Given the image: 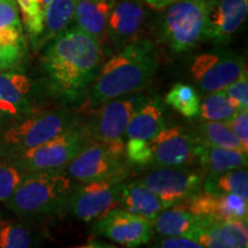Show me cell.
<instances>
[{
	"label": "cell",
	"instance_id": "1",
	"mask_svg": "<svg viewBox=\"0 0 248 248\" xmlns=\"http://www.w3.org/2000/svg\"><path fill=\"white\" fill-rule=\"evenodd\" d=\"M45 45L40 63L48 92L63 105L82 101L100 69V40L74 26Z\"/></svg>",
	"mask_w": 248,
	"mask_h": 248
},
{
	"label": "cell",
	"instance_id": "2",
	"mask_svg": "<svg viewBox=\"0 0 248 248\" xmlns=\"http://www.w3.org/2000/svg\"><path fill=\"white\" fill-rule=\"evenodd\" d=\"M159 60L155 46L147 39H136L121 48L99 69L86 92L89 108L145 89L156 73Z\"/></svg>",
	"mask_w": 248,
	"mask_h": 248
},
{
	"label": "cell",
	"instance_id": "3",
	"mask_svg": "<svg viewBox=\"0 0 248 248\" xmlns=\"http://www.w3.org/2000/svg\"><path fill=\"white\" fill-rule=\"evenodd\" d=\"M82 123V116L67 107L37 109L0 122V160L23 153Z\"/></svg>",
	"mask_w": 248,
	"mask_h": 248
},
{
	"label": "cell",
	"instance_id": "4",
	"mask_svg": "<svg viewBox=\"0 0 248 248\" xmlns=\"http://www.w3.org/2000/svg\"><path fill=\"white\" fill-rule=\"evenodd\" d=\"M73 181L66 169L27 173L5 203L24 221H38L57 215L67 207L75 186Z\"/></svg>",
	"mask_w": 248,
	"mask_h": 248
},
{
	"label": "cell",
	"instance_id": "5",
	"mask_svg": "<svg viewBox=\"0 0 248 248\" xmlns=\"http://www.w3.org/2000/svg\"><path fill=\"white\" fill-rule=\"evenodd\" d=\"M215 0H183L168 6L160 20L161 40L175 53H186L204 39Z\"/></svg>",
	"mask_w": 248,
	"mask_h": 248
},
{
	"label": "cell",
	"instance_id": "6",
	"mask_svg": "<svg viewBox=\"0 0 248 248\" xmlns=\"http://www.w3.org/2000/svg\"><path fill=\"white\" fill-rule=\"evenodd\" d=\"M90 141L85 123H79L59 133L38 146L5 159L26 173L66 169L67 164Z\"/></svg>",
	"mask_w": 248,
	"mask_h": 248
},
{
	"label": "cell",
	"instance_id": "7",
	"mask_svg": "<svg viewBox=\"0 0 248 248\" xmlns=\"http://www.w3.org/2000/svg\"><path fill=\"white\" fill-rule=\"evenodd\" d=\"M130 169L124 141H89L66 167L71 178L79 183L99 179L125 181Z\"/></svg>",
	"mask_w": 248,
	"mask_h": 248
},
{
	"label": "cell",
	"instance_id": "8",
	"mask_svg": "<svg viewBox=\"0 0 248 248\" xmlns=\"http://www.w3.org/2000/svg\"><path fill=\"white\" fill-rule=\"evenodd\" d=\"M146 95L135 92L105 102L85 123L90 141L122 142L131 116Z\"/></svg>",
	"mask_w": 248,
	"mask_h": 248
},
{
	"label": "cell",
	"instance_id": "9",
	"mask_svg": "<svg viewBox=\"0 0 248 248\" xmlns=\"http://www.w3.org/2000/svg\"><path fill=\"white\" fill-rule=\"evenodd\" d=\"M125 181L99 179L74 186L67 207L76 218L91 222L119 206Z\"/></svg>",
	"mask_w": 248,
	"mask_h": 248
},
{
	"label": "cell",
	"instance_id": "10",
	"mask_svg": "<svg viewBox=\"0 0 248 248\" xmlns=\"http://www.w3.org/2000/svg\"><path fill=\"white\" fill-rule=\"evenodd\" d=\"M203 178V171L190 169L188 166L155 167L140 182L154 192L168 208L184 202L198 193Z\"/></svg>",
	"mask_w": 248,
	"mask_h": 248
},
{
	"label": "cell",
	"instance_id": "11",
	"mask_svg": "<svg viewBox=\"0 0 248 248\" xmlns=\"http://www.w3.org/2000/svg\"><path fill=\"white\" fill-rule=\"evenodd\" d=\"M91 230L93 234L129 248L147 244L154 234L153 222L116 207L95 219Z\"/></svg>",
	"mask_w": 248,
	"mask_h": 248
},
{
	"label": "cell",
	"instance_id": "12",
	"mask_svg": "<svg viewBox=\"0 0 248 248\" xmlns=\"http://www.w3.org/2000/svg\"><path fill=\"white\" fill-rule=\"evenodd\" d=\"M246 69L240 55L231 52L200 54L191 63V75L203 92L225 90Z\"/></svg>",
	"mask_w": 248,
	"mask_h": 248
},
{
	"label": "cell",
	"instance_id": "13",
	"mask_svg": "<svg viewBox=\"0 0 248 248\" xmlns=\"http://www.w3.org/2000/svg\"><path fill=\"white\" fill-rule=\"evenodd\" d=\"M28 57L23 24L15 0H0V70L22 71Z\"/></svg>",
	"mask_w": 248,
	"mask_h": 248
},
{
	"label": "cell",
	"instance_id": "14",
	"mask_svg": "<svg viewBox=\"0 0 248 248\" xmlns=\"http://www.w3.org/2000/svg\"><path fill=\"white\" fill-rule=\"evenodd\" d=\"M37 88L22 71L0 70V119H12L40 108Z\"/></svg>",
	"mask_w": 248,
	"mask_h": 248
},
{
	"label": "cell",
	"instance_id": "15",
	"mask_svg": "<svg viewBox=\"0 0 248 248\" xmlns=\"http://www.w3.org/2000/svg\"><path fill=\"white\" fill-rule=\"evenodd\" d=\"M197 141L191 132L182 126H171L161 131L151 140L153 167L188 166L193 160V150Z\"/></svg>",
	"mask_w": 248,
	"mask_h": 248
},
{
	"label": "cell",
	"instance_id": "16",
	"mask_svg": "<svg viewBox=\"0 0 248 248\" xmlns=\"http://www.w3.org/2000/svg\"><path fill=\"white\" fill-rule=\"evenodd\" d=\"M145 17L146 12L141 0H116L105 30V35L114 48L120 51L137 39Z\"/></svg>",
	"mask_w": 248,
	"mask_h": 248
},
{
	"label": "cell",
	"instance_id": "17",
	"mask_svg": "<svg viewBox=\"0 0 248 248\" xmlns=\"http://www.w3.org/2000/svg\"><path fill=\"white\" fill-rule=\"evenodd\" d=\"M179 204L188 212L212 221L247 219L248 215V201L233 193L215 194L200 190Z\"/></svg>",
	"mask_w": 248,
	"mask_h": 248
},
{
	"label": "cell",
	"instance_id": "18",
	"mask_svg": "<svg viewBox=\"0 0 248 248\" xmlns=\"http://www.w3.org/2000/svg\"><path fill=\"white\" fill-rule=\"evenodd\" d=\"M248 13V0H215L207 17L204 39L224 43L241 27Z\"/></svg>",
	"mask_w": 248,
	"mask_h": 248
},
{
	"label": "cell",
	"instance_id": "19",
	"mask_svg": "<svg viewBox=\"0 0 248 248\" xmlns=\"http://www.w3.org/2000/svg\"><path fill=\"white\" fill-rule=\"evenodd\" d=\"M166 128L162 100L159 97H146L130 119L125 136L128 139L151 141Z\"/></svg>",
	"mask_w": 248,
	"mask_h": 248
},
{
	"label": "cell",
	"instance_id": "20",
	"mask_svg": "<svg viewBox=\"0 0 248 248\" xmlns=\"http://www.w3.org/2000/svg\"><path fill=\"white\" fill-rule=\"evenodd\" d=\"M202 248H246L248 246L247 219L212 221L195 237Z\"/></svg>",
	"mask_w": 248,
	"mask_h": 248
},
{
	"label": "cell",
	"instance_id": "21",
	"mask_svg": "<svg viewBox=\"0 0 248 248\" xmlns=\"http://www.w3.org/2000/svg\"><path fill=\"white\" fill-rule=\"evenodd\" d=\"M212 222L207 217L188 212L182 204L164 208L153 221L154 231L161 235H183L195 240L203 226ZM199 243V241H198Z\"/></svg>",
	"mask_w": 248,
	"mask_h": 248
},
{
	"label": "cell",
	"instance_id": "22",
	"mask_svg": "<svg viewBox=\"0 0 248 248\" xmlns=\"http://www.w3.org/2000/svg\"><path fill=\"white\" fill-rule=\"evenodd\" d=\"M245 152L229 150L214 145L197 142L193 150V160L206 175H216L228 170L246 168L248 159Z\"/></svg>",
	"mask_w": 248,
	"mask_h": 248
},
{
	"label": "cell",
	"instance_id": "23",
	"mask_svg": "<svg viewBox=\"0 0 248 248\" xmlns=\"http://www.w3.org/2000/svg\"><path fill=\"white\" fill-rule=\"evenodd\" d=\"M119 206L129 213L153 222L164 208L163 201L140 181L125 183L121 192Z\"/></svg>",
	"mask_w": 248,
	"mask_h": 248
},
{
	"label": "cell",
	"instance_id": "24",
	"mask_svg": "<svg viewBox=\"0 0 248 248\" xmlns=\"http://www.w3.org/2000/svg\"><path fill=\"white\" fill-rule=\"evenodd\" d=\"M116 0H77L74 22L80 30L101 40Z\"/></svg>",
	"mask_w": 248,
	"mask_h": 248
},
{
	"label": "cell",
	"instance_id": "25",
	"mask_svg": "<svg viewBox=\"0 0 248 248\" xmlns=\"http://www.w3.org/2000/svg\"><path fill=\"white\" fill-rule=\"evenodd\" d=\"M77 0H51L45 9L44 31L39 40V48L60 35L74 22Z\"/></svg>",
	"mask_w": 248,
	"mask_h": 248
},
{
	"label": "cell",
	"instance_id": "26",
	"mask_svg": "<svg viewBox=\"0 0 248 248\" xmlns=\"http://www.w3.org/2000/svg\"><path fill=\"white\" fill-rule=\"evenodd\" d=\"M194 140L201 144L214 145L229 150H235L248 153V147L245 146L233 131L224 122L216 121H203L195 126L194 131L191 132Z\"/></svg>",
	"mask_w": 248,
	"mask_h": 248
},
{
	"label": "cell",
	"instance_id": "27",
	"mask_svg": "<svg viewBox=\"0 0 248 248\" xmlns=\"http://www.w3.org/2000/svg\"><path fill=\"white\" fill-rule=\"evenodd\" d=\"M201 190L215 194H238L248 201L247 169L237 168L216 175H206L201 185Z\"/></svg>",
	"mask_w": 248,
	"mask_h": 248
},
{
	"label": "cell",
	"instance_id": "28",
	"mask_svg": "<svg viewBox=\"0 0 248 248\" xmlns=\"http://www.w3.org/2000/svg\"><path fill=\"white\" fill-rule=\"evenodd\" d=\"M20 9L24 29L29 37L32 48H39V40L44 31L45 8L40 0H15Z\"/></svg>",
	"mask_w": 248,
	"mask_h": 248
},
{
	"label": "cell",
	"instance_id": "29",
	"mask_svg": "<svg viewBox=\"0 0 248 248\" xmlns=\"http://www.w3.org/2000/svg\"><path fill=\"white\" fill-rule=\"evenodd\" d=\"M164 102L184 117L193 119L199 116L200 97L192 85L176 83L167 93Z\"/></svg>",
	"mask_w": 248,
	"mask_h": 248
},
{
	"label": "cell",
	"instance_id": "30",
	"mask_svg": "<svg viewBox=\"0 0 248 248\" xmlns=\"http://www.w3.org/2000/svg\"><path fill=\"white\" fill-rule=\"evenodd\" d=\"M235 105L226 94L225 90L210 92L208 97L200 104L199 116L203 121L226 122L237 113Z\"/></svg>",
	"mask_w": 248,
	"mask_h": 248
},
{
	"label": "cell",
	"instance_id": "31",
	"mask_svg": "<svg viewBox=\"0 0 248 248\" xmlns=\"http://www.w3.org/2000/svg\"><path fill=\"white\" fill-rule=\"evenodd\" d=\"M32 245V234L23 225L0 222V248H28Z\"/></svg>",
	"mask_w": 248,
	"mask_h": 248
},
{
	"label": "cell",
	"instance_id": "32",
	"mask_svg": "<svg viewBox=\"0 0 248 248\" xmlns=\"http://www.w3.org/2000/svg\"><path fill=\"white\" fill-rule=\"evenodd\" d=\"M26 175L13 163L0 160V202H6L13 195Z\"/></svg>",
	"mask_w": 248,
	"mask_h": 248
},
{
	"label": "cell",
	"instance_id": "33",
	"mask_svg": "<svg viewBox=\"0 0 248 248\" xmlns=\"http://www.w3.org/2000/svg\"><path fill=\"white\" fill-rule=\"evenodd\" d=\"M226 94L235 105L238 110L248 109V75L247 69L238 76L228 88L225 89Z\"/></svg>",
	"mask_w": 248,
	"mask_h": 248
},
{
	"label": "cell",
	"instance_id": "34",
	"mask_svg": "<svg viewBox=\"0 0 248 248\" xmlns=\"http://www.w3.org/2000/svg\"><path fill=\"white\" fill-rule=\"evenodd\" d=\"M226 125L230 128L235 136L248 147V111L238 110L230 120L226 121Z\"/></svg>",
	"mask_w": 248,
	"mask_h": 248
},
{
	"label": "cell",
	"instance_id": "35",
	"mask_svg": "<svg viewBox=\"0 0 248 248\" xmlns=\"http://www.w3.org/2000/svg\"><path fill=\"white\" fill-rule=\"evenodd\" d=\"M153 246L162 248H202L197 240L183 235H163L155 241Z\"/></svg>",
	"mask_w": 248,
	"mask_h": 248
},
{
	"label": "cell",
	"instance_id": "36",
	"mask_svg": "<svg viewBox=\"0 0 248 248\" xmlns=\"http://www.w3.org/2000/svg\"><path fill=\"white\" fill-rule=\"evenodd\" d=\"M141 1L154 11H162L168 6L175 4V2L183 1V0H141Z\"/></svg>",
	"mask_w": 248,
	"mask_h": 248
},
{
	"label": "cell",
	"instance_id": "37",
	"mask_svg": "<svg viewBox=\"0 0 248 248\" xmlns=\"http://www.w3.org/2000/svg\"><path fill=\"white\" fill-rule=\"evenodd\" d=\"M40 1H42L43 7H44V8L46 9V7H47V5H48V2L51 1V0H40Z\"/></svg>",
	"mask_w": 248,
	"mask_h": 248
}]
</instances>
